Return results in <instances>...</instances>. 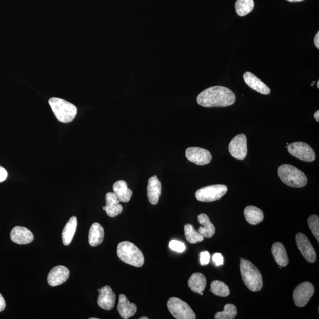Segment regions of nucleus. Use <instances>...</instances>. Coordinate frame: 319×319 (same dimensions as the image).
I'll return each instance as SVG.
<instances>
[{
    "label": "nucleus",
    "instance_id": "34",
    "mask_svg": "<svg viewBox=\"0 0 319 319\" xmlns=\"http://www.w3.org/2000/svg\"><path fill=\"white\" fill-rule=\"evenodd\" d=\"M212 260L216 266H220L224 264V257L220 253H216V254H214L212 256Z\"/></svg>",
    "mask_w": 319,
    "mask_h": 319
},
{
    "label": "nucleus",
    "instance_id": "5",
    "mask_svg": "<svg viewBox=\"0 0 319 319\" xmlns=\"http://www.w3.org/2000/svg\"><path fill=\"white\" fill-rule=\"evenodd\" d=\"M49 103L54 114L59 122L68 123L75 118L77 110L75 105L57 98L50 99Z\"/></svg>",
    "mask_w": 319,
    "mask_h": 319
},
{
    "label": "nucleus",
    "instance_id": "20",
    "mask_svg": "<svg viewBox=\"0 0 319 319\" xmlns=\"http://www.w3.org/2000/svg\"><path fill=\"white\" fill-rule=\"evenodd\" d=\"M197 218L200 224L202 225L198 232L204 238H212L215 235L216 229L208 216L205 213H202L198 216Z\"/></svg>",
    "mask_w": 319,
    "mask_h": 319
},
{
    "label": "nucleus",
    "instance_id": "32",
    "mask_svg": "<svg viewBox=\"0 0 319 319\" xmlns=\"http://www.w3.org/2000/svg\"><path fill=\"white\" fill-rule=\"evenodd\" d=\"M169 246L171 250L180 253L184 252L186 249L185 245L184 243L176 240L171 241Z\"/></svg>",
    "mask_w": 319,
    "mask_h": 319
},
{
    "label": "nucleus",
    "instance_id": "14",
    "mask_svg": "<svg viewBox=\"0 0 319 319\" xmlns=\"http://www.w3.org/2000/svg\"><path fill=\"white\" fill-rule=\"evenodd\" d=\"M69 277L68 268L63 266H58L52 268L48 276V282L50 286L61 285Z\"/></svg>",
    "mask_w": 319,
    "mask_h": 319
},
{
    "label": "nucleus",
    "instance_id": "16",
    "mask_svg": "<svg viewBox=\"0 0 319 319\" xmlns=\"http://www.w3.org/2000/svg\"><path fill=\"white\" fill-rule=\"evenodd\" d=\"M11 240L18 244H27L32 243L34 235L28 229L23 227H15L10 233Z\"/></svg>",
    "mask_w": 319,
    "mask_h": 319
},
{
    "label": "nucleus",
    "instance_id": "30",
    "mask_svg": "<svg viewBox=\"0 0 319 319\" xmlns=\"http://www.w3.org/2000/svg\"><path fill=\"white\" fill-rule=\"evenodd\" d=\"M237 315V308L233 304L225 305L223 312H217L215 316V319H233Z\"/></svg>",
    "mask_w": 319,
    "mask_h": 319
},
{
    "label": "nucleus",
    "instance_id": "24",
    "mask_svg": "<svg viewBox=\"0 0 319 319\" xmlns=\"http://www.w3.org/2000/svg\"><path fill=\"white\" fill-rule=\"evenodd\" d=\"M77 226V220L76 216H72L65 225L62 233V241L65 246H68L72 242Z\"/></svg>",
    "mask_w": 319,
    "mask_h": 319
},
{
    "label": "nucleus",
    "instance_id": "40",
    "mask_svg": "<svg viewBox=\"0 0 319 319\" xmlns=\"http://www.w3.org/2000/svg\"><path fill=\"white\" fill-rule=\"evenodd\" d=\"M139 319H148V317L143 316V317H140Z\"/></svg>",
    "mask_w": 319,
    "mask_h": 319
},
{
    "label": "nucleus",
    "instance_id": "38",
    "mask_svg": "<svg viewBox=\"0 0 319 319\" xmlns=\"http://www.w3.org/2000/svg\"><path fill=\"white\" fill-rule=\"evenodd\" d=\"M314 117L315 119L317 121V122H319V111H317L316 112H315V114L314 115Z\"/></svg>",
    "mask_w": 319,
    "mask_h": 319
},
{
    "label": "nucleus",
    "instance_id": "6",
    "mask_svg": "<svg viewBox=\"0 0 319 319\" xmlns=\"http://www.w3.org/2000/svg\"><path fill=\"white\" fill-rule=\"evenodd\" d=\"M167 308L172 316L177 319H195L191 307L188 303L177 297L169 298L167 303Z\"/></svg>",
    "mask_w": 319,
    "mask_h": 319
},
{
    "label": "nucleus",
    "instance_id": "25",
    "mask_svg": "<svg viewBox=\"0 0 319 319\" xmlns=\"http://www.w3.org/2000/svg\"><path fill=\"white\" fill-rule=\"evenodd\" d=\"M245 218L249 224L257 225L264 220V213L262 210L254 206H248L244 211Z\"/></svg>",
    "mask_w": 319,
    "mask_h": 319
},
{
    "label": "nucleus",
    "instance_id": "29",
    "mask_svg": "<svg viewBox=\"0 0 319 319\" xmlns=\"http://www.w3.org/2000/svg\"><path fill=\"white\" fill-rule=\"evenodd\" d=\"M184 231L185 238L190 243L196 244L201 242L204 239V237L194 229L192 224H186L184 227Z\"/></svg>",
    "mask_w": 319,
    "mask_h": 319
},
{
    "label": "nucleus",
    "instance_id": "10",
    "mask_svg": "<svg viewBox=\"0 0 319 319\" xmlns=\"http://www.w3.org/2000/svg\"><path fill=\"white\" fill-rule=\"evenodd\" d=\"M185 154L189 161L200 166L209 164L212 158L211 153L208 150L198 147L188 148L186 150Z\"/></svg>",
    "mask_w": 319,
    "mask_h": 319
},
{
    "label": "nucleus",
    "instance_id": "33",
    "mask_svg": "<svg viewBox=\"0 0 319 319\" xmlns=\"http://www.w3.org/2000/svg\"><path fill=\"white\" fill-rule=\"evenodd\" d=\"M210 256L209 253L208 251H203L200 253V263L202 266L207 265L209 263Z\"/></svg>",
    "mask_w": 319,
    "mask_h": 319
},
{
    "label": "nucleus",
    "instance_id": "27",
    "mask_svg": "<svg viewBox=\"0 0 319 319\" xmlns=\"http://www.w3.org/2000/svg\"><path fill=\"white\" fill-rule=\"evenodd\" d=\"M254 8V0H236L235 10L239 16L244 17L250 13Z\"/></svg>",
    "mask_w": 319,
    "mask_h": 319
},
{
    "label": "nucleus",
    "instance_id": "36",
    "mask_svg": "<svg viewBox=\"0 0 319 319\" xmlns=\"http://www.w3.org/2000/svg\"><path fill=\"white\" fill-rule=\"evenodd\" d=\"M6 306L5 300L4 299L2 295L0 294V312L5 310Z\"/></svg>",
    "mask_w": 319,
    "mask_h": 319
},
{
    "label": "nucleus",
    "instance_id": "19",
    "mask_svg": "<svg viewBox=\"0 0 319 319\" xmlns=\"http://www.w3.org/2000/svg\"><path fill=\"white\" fill-rule=\"evenodd\" d=\"M106 211L107 215L110 217H115L120 215L123 212V206L119 204L120 201L114 193L109 192L106 196Z\"/></svg>",
    "mask_w": 319,
    "mask_h": 319
},
{
    "label": "nucleus",
    "instance_id": "8",
    "mask_svg": "<svg viewBox=\"0 0 319 319\" xmlns=\"http://www.w3.org/2000/svg\"><path fill=\"white\" fill-rule=\"evenodd\" d=\"M287 147L289 153L301 161L312 162L316 159V153L308 144L302 142H294Z\"/></svg>",
    "mask_w": 319,
    "mask_h": 319
},
{
    "label": "nucleus",
    "instance_id": "3",
    "mask_svg": "<svg viewBox=\"0 0 319 319\" xmlns=\"http://www.w3.org/2000/svg\"><path fill=\"white\" fill-rule=\"evenodd\" d=\"M117 255L122 262L136 267H142L145 262L141 250L130 241H123L118 244Z\"/></svg>",
    "mask_w": 319,
    "mask_h": 319
},
{
    "label": "nucleus",
    "instance_id": "41",
    "mask_svg": "<svg viewBox=\"0 0 319 319\" xmlns=\"http://www.w3.org/2000/svg\"><path fill=\"white\" fill-rule=\"evenodd\" d=\"M103 209L104 210V211H106V206H103Z\"/></svg>",
    "mask_w": 319,
    "mask_h": 319
},
{
    "label": "nucleus",
    "instance_id": "15",
    "mask_svg": "<svg viewBox=\"0 0 319 319\" xmlns=\"http://www.w3.org/2000/svg\"><path fill=\"white\" fill-rule=\"evenodd\" d=\"M245 83L254 90L263 95H269L271 90L265 83L251 72H247L244 74Z\"/></svg>",
    "mask_w": 319,
    "mask_h": 319
},
{
    "label": "nucleus",
    "instance_id": "9",
    "mask_svg": "<svg viewBox=\"0 0 319 319\" xmlns=\"http://www.w3.org/2000/svg\"><path fill=\"white\" fill-rule=\"evenodd\" d=\"M314 291L313 284L309 282L300 284L295 288L293 295L295 305L299 307L305 306L312 297Z\"/></svg>",
    "mask_w": 319,
    "mask_h": 319
},
{
    "label": "nucleus",
    "instance_id": "43",
    "mask_svg": "<svg viewBox=\"0 0 319 319\" xmlns=\"http://www.w3.org/2000/svg\"><path fill=\"white\" fill-rule=\"evenodd\" d=\"M199 294L201 295H203V292H200Z\"/></svg>",
    "mask_w": 319,
    "mask_h": 319
},
{
    "label": "nucleus",
    "instance_id": "18",
    "mask_svg": "<svg viewBox=\"0 0 319 319\" xmlns=\"http://www.w3.org/2000/svg\"><path fill=\"white\" fill-rule=\"evenodd\" d=\"M117 309L121 317L124 319H128L134 316L137 312V307L134 303H130L125 295L121 294Z\"/></svg>",
    "mask_w": 319,
    "mask_h": 319
},
{
    "label": "nucleus",
    "instance_id": "13",
    "mask_svg": "<svg viewBox=\"0 0 319 319\" xmlns=\"http://www.w3.org/2000/svg\"><path fill=\"white\" fill-rule=\"evenodd\" d=\"M99 295L98 304L101 308L106 310H111L114 308L116 295L109 286H104L98 290Z\"/></svg>",
    "mask_w": 319,
    "mask_h": 319
},
{
    "label": "nucleus",
    "instance_id": "4",
    "mask_svg": "<svg viewBox=\"0 0 319 319\" xmlns=\"http://www.w3.org/2000/svg\"><path fill=\"white\" fill-rule=\"evenodd\" d=\"M278 174L284 184L291 188H302L307 184V178L304 173L293 165L283 164L280 166Z\"/></svg>",
    "mask_w": 319,
    "mask_h": 319
},
{
    "label": "nucleus",
    "instance_id": "21",
    "mask_svg": "<svg viewBox=\"0 0 319 319\" xmlns=\"http://www.w3.org/2000/svg\"><path fill=\"white\" fill-rule=\"evenodd\" d=\"M113 190L120 202H128L133 195L132 190L128 188L127 182L123 180L115 183L113 185Z\"/></svg>",
    "mask_w": 319,
    "mask_h": 319
},
{
    "label": "nucleus",
    "instance_id": "23",
    "mask_svg": "<svg viewBox=\"0 0 319 319\" xmlns=\"http://www.w3.org/2000/svg\"><path fill=\"white\" fill-rule=\"evenodd\" d=\"M104 237V229L98 223H93L89 229L88 241L92 247L98 246L103 243Z\"/></svg>",
    "mask_w": 319,
    "mask_h": 319
},
{
    "label": "nucleus",
    "instance_id": "31",
    "mask_svg": "<svg viewBox=\"0 0 319 319\" xmlns=\"http://www.w3.org/2000/svg\"><path fill=\"white\" fill-rule=\"evenodd\" d=\"M309 228L312 231L313 235L317 240L319 241V218L317 215H312L309 216L307 220Z\"/></svg>",
    "mask_w": 319,
    "mask_h": 319
},
{
    "label": "nucleus",
    "instance_id": "35",
    "mask_svg": "<svg viewBox=\"0 0 319 319\" xmlns=\"http://www.w3.org/2000/svg\"><path fill=\"white\" fill-rule=\"evenodd\" d=\"M8 173L6 170L0 166V182H2L7 180Z\"/></svg>",
    "mask_w": 319,
    "mask_h": 319
},
{
    "label": "nucleus",
    "instance_id": "17",
    "mask_svg": "<svg viewBox=\"0 0 319 319\" xmlns=\"http://www.w3.org/2000/svg\"><path fill=\"white\" fill-rule=\"evenodd\" d=\"M162 185L157 176L149 178L148 182L147 192V197L150 204H157L161 194Z\"/></svg>",
    "mask_w": 319,
    "mask_h": 319
},
{
    "label": "nucleus",
    "instance_id": "44",
    "mask_svg": "<svg viewBox=\"0 0 319 319\" xmlns=\"http://www.w3.org/2000/svg\"><path fill=\"white\" fill-rule=\"evenodd\" d=\"M90 319H98L97 318H90Z\"/></svg>",
    "mask_w": 319,
    "mask_h": 319
},
{
    "label": "nucleus",
    "instance_id": "7",
    "mask_svg": "<svg viewBox=\"0 0 319 319\" xmlns=\"http://www.w3.org/2000/svg\"><path fill=\"white\" fill-rule=\"evenodd\" d=\"M228 191V188L225 185H213L204 187L198 190L195 196L201 202H210L219 200Z\"/></svg>",
    "mask_w": 319,
    "mask_h": 319
},
{
    "label": "nucleus",
    "instance_id": "22",
    "mask_svg": "<svg viewBox=\"0 0 319 319\" xmlns=\"http://www.w3.org/2000/svg\"><path fill=\"white\" fill-rule=\"evenodd\" d=\"M271 252L276 263L280 267L287 266L289 260L288 258L286 248L282 243L277 242L273 244L271 248Z\"/></svg>",
    "mask_w": 319,
    "mask_h": 319
},
{
    "label": "nucleus",
    "instance_id": "12",
    "mask_svg": "<svg viewBox=\"0 0 319 319\" xmlns=\"http://www.w3.org/2000/svg\"><path fill=\"white\" fill-rule=\"evenodd\" d=\"M298 248L307 262L313 263L316 260V253L307 237L302 233H298L295 236Z\"/></svg>",
    "mask_w": 319,
    "mask_h": 319
},
{
    "label": "nucleus",
    "instance_id": "42",
    "mask_svg": "<svg viewBox=\"0 0 319 319\" xmlns=\"http://www.w3.org/2000/svg\"><path fill=\"white\" fill-rule=\"evenodd\" d=\"M317 88H319V81L317 82Z\"/></svg>",
    "mask_w": 319,
    "mask_h": 319
},
{
    "label": "nucleus",
    "instance_id": "39",
    "mask_svg": "<svg viewBox=\"0 0 319 319\" xmlns=\"http://www.w3.org/2000/svg\"><path fill=\"white\" fill-rule=\"evenodd\" d=\"M287 1L290 2H300L303 1V0H287Z\"/></svg>",
    "mask_w": 319,
    "mask_h": 319
},
{
    "label": "nucleus",
    "instance_id": "26",
    "mask_svg": "<svg viewBox=\"0 0 319 319\" xmlns=\"http://www.w3.org/2000/svg\"><path fill=\"white\" fill-rule=\"evenodd\" d=\"M188 286L194 293L203 292L206 286V277L201 273H194L188 280Z\"/></svg>",
    "mask_w": 319,
    "mask_h": 319
},
{
    "label": "nucleus",
    "instance_id": "1",
    "mask_svg": "<svg viewBox=\"0 0 319 319\" xmlns=\"http://www.w3.org/2000/svg\"><path fill=\"white\" fill-rule=\"evenodd\" d=\"M236 101V96L231 89L223 86L206 89L200 93L197 102L204 107H225L232 106Z\"/></svg>",
    "mask_w": 319,
    "mask_h": 319
},
{
    "label": "nucleus",
    "instance_id": "11",
    "mask_svg": "<svg viewBox=\"0 0 319 319\" xmlns=\"http://www.w3.org/2000/svg\"><path fill=\"white\" fill-rule=\"evenodd\" d=\"M228 150L233 157L241 160L245 159L247 154V141L244 134L236 135L229 143Z\"/></svg>",
    "mask_w": 319,
    "mask_h": 319
},
{
    "label": "nucleus",
    "instance_id": "2",
    "mask_svg": "<svg viewBox=\"0 0 319 319\" xmlns=\"http://www.w3.org/2000/svg\"><path fill=\"white\" fill-rule=\"evenodd\" d=\"M240 272L243 282L248 289L253 292H258L263 286L260 271L250 261L240 259Z\"/></svg>",
    "mask_w": 319,
    "mask_h": 319
},
{
    "label": "nucleus",
    "instance_id": "28",
    "mask_svg": "<svg viewBox=\"0 0 319 319\" xmlns=\"http://www.w3.org/2000/svg\"><path fill=\"white\" fill-rule=\"evenodd\" d=\"M210 291L221 297H227L230 294V291L226 284L220 280H214L212 282Z\"/></svg>",
    "mask_w": 319,
    "mask_h": 319
},
{
    "label": "nucleus",
    "instance_id": "37",
    "mask_svg": "<svg viewBox=\"0 0 319 319\" xmlns=\"http://www.w3.org/2000/svg\"><path fill=\"white\" fill-rule=\"evenodd\" d=\"M314 43L317 49H319V32H318L316 36H315Z\"/></svg>",
    "mask_w": 319,
    "mask_h": 319
}]
</instances>
